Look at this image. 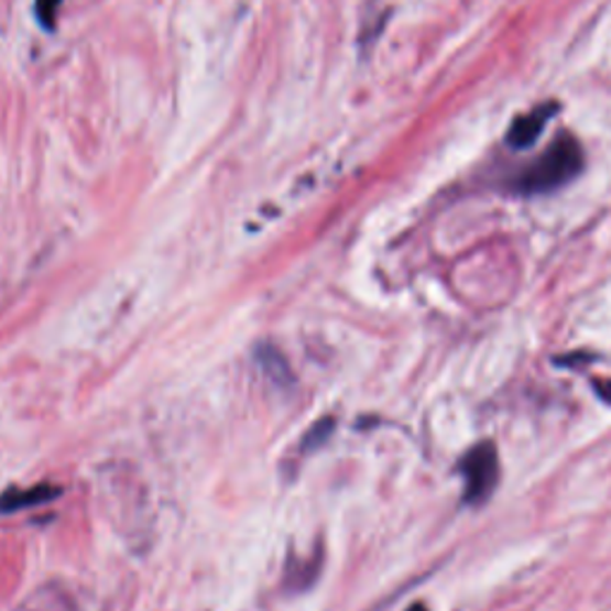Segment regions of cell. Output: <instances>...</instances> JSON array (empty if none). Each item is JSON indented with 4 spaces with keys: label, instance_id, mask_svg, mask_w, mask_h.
I'll return each mask as SVG.
<instances>
[{
    "label": "cell",
    "instance_id": "6da1fadb",
    "mask_svg": "<svg viewBox=\"0 0 611 611\" xmlns=\"http://www.w3.org/2000/svg\"><path fill=\"white\" fill-rule=\"evenodd\" d=\"M582 165H586L582 146L578 144L574 134L564 132L561 137H557L554 144L547 146V151L539 155L535 163L523 170L519 179L514 182V189L523 196L557 192L564 184L580 175Z\"/></svg>",
    "mask_w": 611,
    "mask_h": 611
},
{
    "label": "cell",
    "instance_id": "7a4b0ae2",
    "mask_svg": "<svg viewBox=\"0 0 611 611\" xmlns=\"http://www.w3.org/2000/svg\"><path fill=\"white\" fill-rule=\"evenodd\" d=\"M457 468L463 478L466 504L482 506L500 485V451L488 439L468 449Z\"/></svg>",
    "mask_w": 611,
    "mask_h": 611
},
{
    "label": "cell",
    "instance_id": "3957f363",
    "mask_svg": "<svg viewBox=\"0 0 611 611\" xmlns=\"http://www.w3.org/2000/svg\"><path fill=\"white\" fill-rule=\"evenodd\" d=\"M554 112H557V103H543L533 108L525 116L516 118L514 124L509 127L506 132V141L511 149H528L535 144V139L543 134V130L547 127V122L552 120Z\"/></svg>",
    "mask_w": 611,
    "mask_h": 611
},
{
    "label": "cell",
    "instance_id": "277c9868",
    "mask_svg": "<svg viewBox=\"0 0 611 611\" xmlns=\"http://www.w3.org/2000/svg\"><path fill=\"white\" fill-rule=\"evenodd\" d=\"M61 494H63V488L51 485V482H41V485L26 488V490L10 488L0 494V514H18V511H24V509L48 504L53 500H58Z\"/></svg>",
    "mask_w": 611,
    "mask_h": 611
},
{
    "label": "cell",
    "instance_id": "5b68a950",
    "mask_svg": "<svg viewBox=\"0 0 611 611\" xmlns=\"http://www.w3.org/2000/svg\"><path fill=\"white\" fill-rule=\"evenodd\" d=\"M255 363L261 365V371L265 373V378L273 382V385L287 390L294 385V375H292V368L287 363V359L282 357V351L270 347V345H261L255 349Z\"/></svg>",
    "mask_w": 611,
    "mask_h": 611
},
{
    "label": "cell",
    "instance_id": "8992f818",
    "mask_svg": "<svg viewBox=\"0 0 611 611\" xmlns=\"http://www.w3.org/2000/svg\"><path fill=\"white\" fill-rule=\"evenodd\" d=\"M332 430H335V418H323V421H318L314 428H310L308 433H306V437H304V443H302V451H314V449H318L320 445H325L330 439V435H332Z\"/></svg>",
    "mask_w": 611,
    "mask_h": 611
},
{
    "label": "cell",
    "instance_id": "52a82bcc",
    "mask_svg": "<svg viewBox=\"0 0 611 611\" xmlns=\"http://www.w3.org/2000/svg\"><path fill=\"white\" fill-rule=\"evenodd\" d=\"M63 6V0H36L34 10H36V18L41 22L44 30H53L55 20H58V10Z\"/></svg>",
    "mask_w": 611,
    "mask_h": 611
},
{
    "label": "cell",
    "instance_id": "ba28073f",
    "mask_svg": "<svg viewBox=\"0 0 611 611\" xmlns=\"http://www.w3.org/2000/svg\"><path fill=\"white\" fill-rule=\"evenodd\" d=\"M597 390H600V394L611 404V382H607V385H600Z\"/></svg>",
    "mask_w": 611,
    "mask_h": 611
},
{
    "label": "cell",
    "instance_id": "9c48e42d",
    "mask_svg": "<svg viewBox=\"0 0 611 611\" xmlns=\"http://www.w3.org/2000/svg\"><path fill=\"white\" fill-rule=\"evenodd\" d=\"M406 611H428V607L421 604V602H416V604H411Z\"/></svg>",
    "mask_w": 611,
    "mask_h": 611
}]
</instances>
